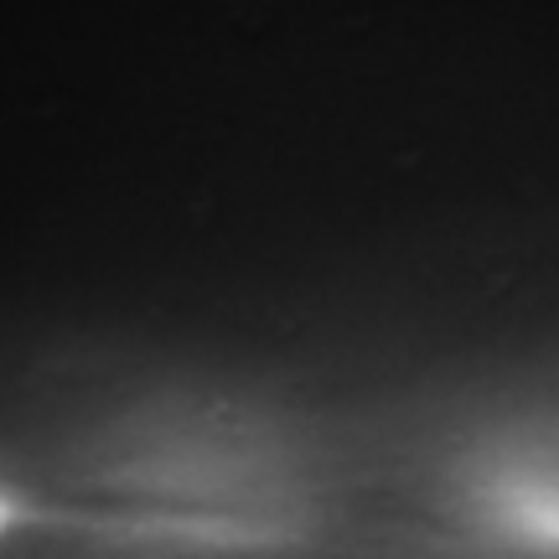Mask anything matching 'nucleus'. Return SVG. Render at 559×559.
I'll list each match as a JSON object with an SVG mask.
<instances>
[{"instance_id": "1", "label": "nucleus", "mask_w": 559, "mask_h": 559, "mask_svg": "<svg viewBox=\"0 0 559 559\" xmlns=\"http://www.w3.org/2000/svg\"><path fill=\"white\" fill-rule=\"evenodd\" d=\"M5 523H11V502L0 498V534H5Z\"/></svg>"}]
</instances>
